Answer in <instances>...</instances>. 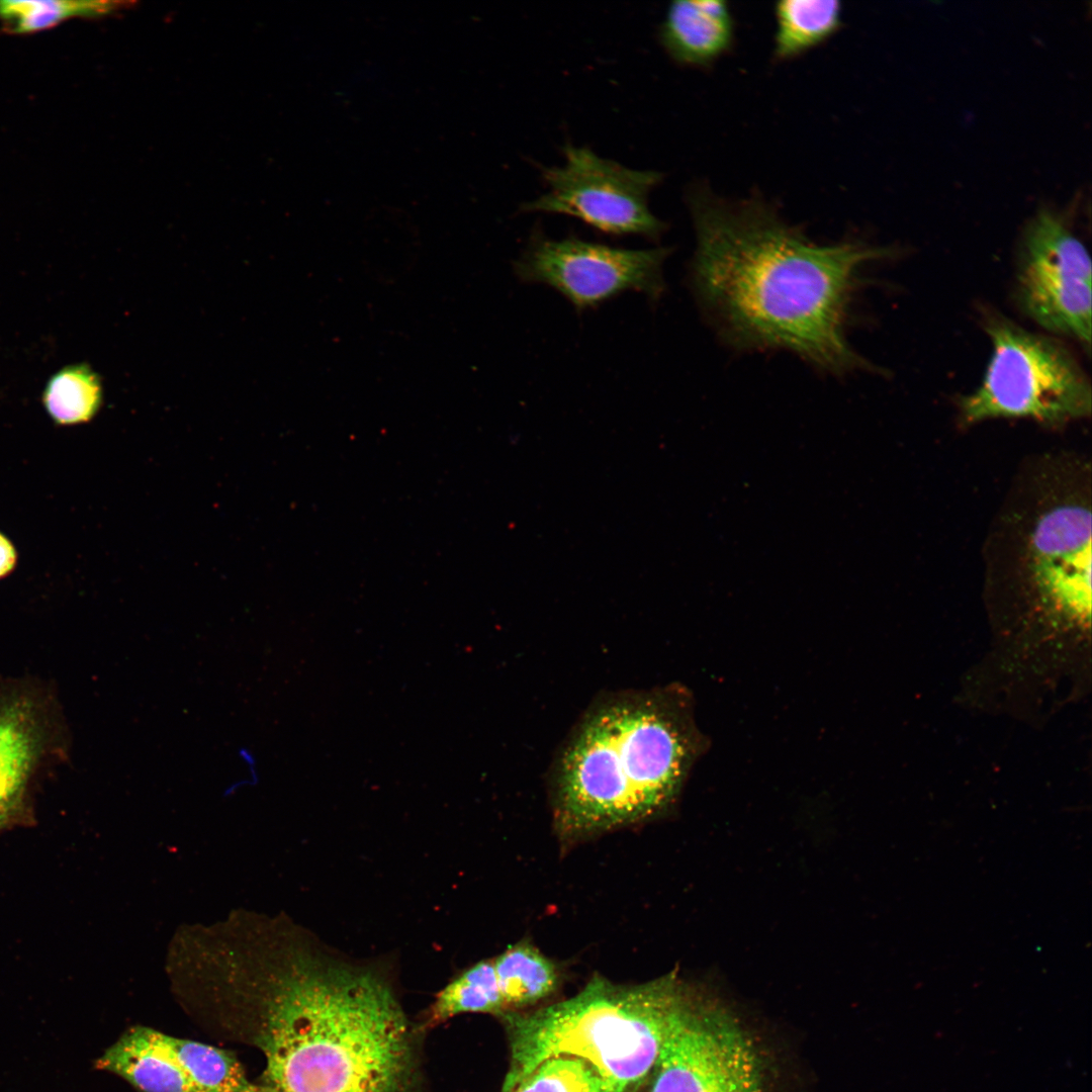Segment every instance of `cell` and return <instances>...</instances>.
<instances>
[{"instance_id": "1", "label": "cell", "mask_w": 1092, "mask_h": 1092, "mask_svg": "<svg viewBox=\"0 0 1092 1092\" xmlns=\"http://www.w3.org/2000/svg\"><path fill=\"white\" fill-rule=\"evenodd\" d=\"M696 248L689 285L720 337L745 351L783 350L835 375L867 368L847 337L860 271L889 250L821 244L760 200L688 194Z\"/></svg>"}, {"instance_id": "10", "label": "cell", "mask_w": 1092, "mask_h": 1092, "mask_svg": "<svg viewBox=\"0 0 1092 1092\" xmlns=\"http://www.w3.org/2000/svg\"><path fill=\"white\" fill-rule=\"evenodd\" d=\"M1091 512L1082 502L1065 500L1034 521L1022 560V574L1049 610L1085 620L1091 607Z\"/></svg>"}, {"instance_id": "5", "label": "cell", "mask_w": 1092, "mask_h": 1092, "mask_svg": "<svg viewBox=\"0 0 1092 1092\" xmlns=\"http://www.w3.org/2000/svg\"><path fill=\"white\" fill-rule=\"evenodd\" d=\"M992 353L979 387L960 401L967 424L994 418H1029L1061 424L1091 413L1089 379L1059 342L989 316Z\"/></svg>"}, {"instance_id": "13", "label": "cell", "mask_w": 1092, "mask_h": 1092, "mask_svg": "<svg viewBox=\"0 0 1092 1092\" xmlns=\"http://www.w3.org/2000/svg\"><path fill=\"white\" fill-rule=\"evenodd\" d=\"M34 714L23 702L0 708V825L14 811L37 752Z\"/></svg>"}, {"instance_id": "14", "label": "cell", "mask_w": 1092, "mask_h": 1092, "mask_svg": "<svg viewBox=\"0 0 1092 1092\" xmlns=\"http://www.w3.org/2000/svg\"><path fill=\"white\" fill-rule=\"evenodd\" d=\"M492 961L506 1011L535 1004L557 988L558 966L527 940Z\"/></svg>"}, {"instance_id": "15", "label": "cell", "mask_w": 1092, "mask_h": 1092, "mask_svg": "<svg viewBox=\"0 0 1092 1092\" xmlns=\"http://www.w3.org/2000/svg\"><path fill=\"white\" fill-rule=\"evenodd\" d=\"M774 54L787 60L833 35L841 26L842 7L836 0H783L776 3Z\"/></svg>"}, {"instance_id": "11", "label": "cell", "mask_w": 1092, "mask_h": 1092, "mask_svg": "<svg viewBox=\"0 0 1092 1092\" xmlns=\"http://www.w3.org/2000/svg\"><path fill=\"white\" fill-rule=\"evenodd\" d=\"M734 21L722 0H678L669 4L659 39L669 57L680 65L706 67L732 46Z\"/></svg>"}, {"instance_id": "12", "label": "cell", "mask_w": 1092, "mask_h": 1092, "mask_svg": "<svg viewBox=\"0 0 1092 1092\" xmlns=\"http://www.w3.org/2000/svg\"><path fill=\"white\" fill-rule=\"evenodd\" d=\"M95 1068L120 1076L143 1092H203L164 1039L149 1027H133L109 1046Z\"/></svg>"}, {"instance_id": "8", "label": "cell", "mask_w": 1092, "mask_h": 1092, "mask_svg": "<svg viewBox=\"0 0 1092 1092\" xmlns=\"http://www.w3.org/2000/svg\"><path fill=\"white\" fill-rule=\"evenodd\" d=\"M650 1092H763L749 1038L725 1012L685 990L672 1009L652 1069Z\"/></svg>"}, {"instance_id": "3", "label": "cell", "mask_w": 1092, "mask_h": 1092, "mask_svg": "<svg viewBox=\"0 0 1092 1092\" xmlns=\"http://www.w3.org/2000/svg\"><path fill=\"white\" fill-rule=\"evenodd\" d=\"M707 745L679 685L598 697L551 765L559 841L570 845L664 813Z\"/></svg>"}, {"instance_id": "2", "label": "cell", "mask_w": 1092, "mask_h": 1092, "mask_svg": "<svg viewBox=\"0 0 1092 1092\" xmlns=\"http://www.w3.org/2000/svg\"><path fill=\"white\" fill-rule=\"evenodd\" d=\"M263 1011L261 1085L271 1092H413L412 1028L378 966L303 939Z\"/></svg>"}, {"instance_id": "16", "label": "cell", "mask_w": 1092, "mask_h": 1092, "mask_svg": "<svg viewBox=\"0 0 1092 1092\" xmlns=\"http://www.w3.org/2000/svg\"><path fill=\"white\" fill-rule=\"evenodd\" d=\"M505 1011L491 958L463 970L437 993L429 1008L427 1025L434 1026L463 1013Z\"/></svg>"}, {"instance_id": "4", "label": "cell", "mask_w": 1092, "mask_h": 1092, "mask_svg": "<svg viewBox=\"0 0 1092 1092\" xmlns=\"http://www.w3.org/2000/svg\"><path fill=\"white\" fill-rule=\"evenodd\" d=\"M685 990L671 974L631 986L597 976L577 995L512 1019V1062L503 1092L558 1056L585 1061L610 1092H626L652 1071Z\"/></svg>"}, {"instance_id": "9", "label": "cell", "mask_w": 1092, "mask_h": 1092, "mask_svg": "<svg viewBox=\"0 0 1092 1092\" xmlns=\"http://www.w3.org/2000/svg\"><path fill=\"white\" fill-rule=\"evenodd\" d=\"M1089 253L1065 221L1040 210L1023 236L1017 274L1022 310L1042 329L1091 344Z\"/></svg>"}, {"instance_id": "20", "label": "cell", "mask_w": 1092, "mask_h": 1092, "mask_svg": "<svg viewBox=\"0 0 1092 1092\" xmlns=\"http://www.w3.org/2000/svg\"><path fill=\"white\" fill-rule=\"evenodd\" d=\"M508 1092H610L600 1074L585 1061L558 1056L542 1062Z\"/></svg>"}, {"instance_id": "21", "label": "cell", "mask_w": 1092, "mask_h": 1092, "mask_svg": "<svg viewBox=\"0 0 1092 1092\" xmlns=\"http://www.w3.org/2000/svg\"><path fill=\"white\" fill-rule=\"evenodd\" d=\"M17 552L12 542L0 532V579L9 575L16 567Z\"/></svg>"}, {"instance_id": "18", "label": "cell", "mask_w": 1092, "mask_h": 1092, "mask_svg": "<svg viewBox=\"0 0 1092 1092\" xmlns=\"http://www.w3.org/2000/svg\"><path fill=\"white\" fill-rule=\"evenodd\" d=\"M50 418L59 426L89 422L102 403L99 376L86 364L64 367L55 373L42 393Z\"/></svg>"}, {"instance_id": "6", "label": "cell", "mask_w": 1092, "mask_h": 1092, "mask_svg": "<svg viewBox=\"0 0 1092 1092\" xmlns=\"http://www.w3.org/2000/svg\"><path fill=\"white\" fill-rule=\"evenodd\" d=\"M672 249H627L574 236L552 239L535 230L514 262L521 282L546 285L577 312L627 292L657 302L666 290L663 266Z\"/></svg>"}, {"instance_id": "7", "label": "cell", "mask_w": 1092, "mask_h": 1092, "mask_svg": "<svg viewBox=\"0 0 1092 1092\" xmlns=\"http://www.w3.org/2000/svg\"><path fill=\"white\" fill-rule=\"evenodd\" d=\"M562 153V165L541 169L547 190L521 211L572 216L611 237L660 240L667 224L652 213L648 198L662 173L628 168L586 147L567 144Z\"/></svg>"}, {"instance_id": "17", "label": "cell", "mask_w": 1092, "mask_h": 1092, "mask_svg": "<svg viewBox=\"0 0 1092 1092\" xmlns=\"http://www.w3.org/2000/svg\"><path fill=\"white\" fill-rule=\"evenodd\" d=\"M164 1039L203 1092H271L263 1085L250 1082L239 1062L224 1051L165 1033Z\"/></svg>"}, {"instance_id": "19", "label": "cell", "mask_w": 1092, "mask_h": 1092, "mask_svg": "<svg viewBox=\"0 0 1092 1092\" xmlns=\"http://www.w3.org/2000/svg\"><path fill=\"white\" fill-rule=\"evenodd\" d=\"M113 3L103 1H0V20L10 32L32 33L55 26L69 18L96 16L112 10Z\"/></svg>"}]
</instances>
